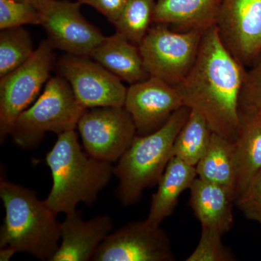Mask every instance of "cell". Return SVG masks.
<instances>
[{"label": "cell", "mask_w": 261, "mask_h": 261, "mask_svg": "<svg viewBox=\"0 0 261 261\" xmlns=\"http://www.w3.org/2000/svg\"><path fill=\"white\" fill-rule=\"evenodd\" d=\"M76 128L84 150L111 163L119 160L137 135L133 118L124 107L87 109Z\"/></svg>", "instance_id": "cell-9"}, {"label": "cell", "mask_w": 261, "mask_h": 261, "mask_svg": "<svg viewBox=\"0 0 261 261\" xmlns=\"http://www.w3.org/2000/svg\"><path fill=\"white\" fill-rule=\"evenodd\" d=\"M30 34L22 27L0 32V78L24 64L34 54Z\"/></svg>", "instance_id": "cell-23"}, {"label": "cell", "mask_w": 261, "mask_h": 261, "mask_svg": "<svg viewBox=\"0 0 261 261\" xmlns=\"http://www.w3.org/2000/svg\"><path fill=\"white\" fill-rule=\"evenodd\" d=\"M212 133L204 117L191 109L188 119L173 144L172 157L197 166L207 151Z\"/></svg>", "instance_id": "cell-21"}, {"label": "cell", "mask_w": 261, "mask_h": 261, "mask_svg": "<svg viewBox=\"0 0 261 261\" xmlns=\"http://www.w3.org/2000/svg\"><path fill=\"white\" fill-rule=\"evenodd\" d=\"M205 30L174 32L165 24H152L140 49L149 75L178 85L197 59Z\"/></svg>", "instance_id": "cell-6"}, {"label": "cell", "mask_w": 261, "mask_h": 261, "mask_svg": "<svg viewBox=\"0 0 261 261\" xmlns=\"http://www.w3.org/2000/svg\"><path fill=\"white\" fill-rule=\"evenodd\" d=\"M53 187L44 200L55 214H68L80 203L93 205L114 175L112 163L89 155L82 149L75 129L58 135L46 155Z\"/></svg>", "instance_id": "cell-2"}, {"label": "cell", "mask_w": 261, "mask_h": 261, "mask_svg": "<svg viewBox=\"0 0 261 261\" xmlns=\"http://www.w3.org/2000/svg\"><path fill=\"white\" fill-rule=\"evenodd\" d=\"M234 144L238 169L236 201L261 171V118L257 113H240Z\"/></svg>", "instance_id": "cell-18"}, {"label": "cell", "mask_w": 261, "mask_h": 261, "mask_svg": "<svg viewBox=\"0 0 261 261\" xmlns=\"http://www.w3.org/2000/svg\"><path fill=\"white\" fill-rule=\"evenodd\" d=\"M82 4L69 0H49L39 10L41 25L55 49L67 54L90 57L104 40L100 31L81 13Z\"/></svg>", "instance_id": "cell-11"}, {"label": "cell", "mask_w": 261, "mask_h": 261, "mask_svg": "<svg viewBox=\"0 0 261 261\" xmlns=\"http://www.w3.org/2000/svg\"><path fill=\"white\" fill-rule=\"evenodd\" d=\"M0 197L5 209L0 248L11 247L39 260L50 261L61 240L57 214L38 198L37 192L3 178Z\"/></svg>", "instance_id": "cell-3"}, {"label": "cell", "mask_w": 261, "mask_h": 261, "mask_svg": "<svg viewBox=\"0 0 261 261\" xmlns=\"http://www.w3.org/2000/svg\"><path fill=\"white\" fill-rule=\"evenodd\" d=\"M257 114L259 115V116H260V118H261V111H258V112H257Z\"/></svg>", "instance_id": "cell-31"}, {"label": "cell", "mask_w": 261, "mask_h": 261, "mask_svg": "<svg viewBox=\"0 0 261 261\" xmlns=\"http://www.w3.org/2000/svg\"><path fill=\"white\" fill-rule=\"evenodd\" d=\"M190 190V205L201 227L217 231L224 236L233 224L235 198L224 187L197 177Z\"/></svg>", "instance_id": "cell-15"}, {"label": "cell", "mask_w": 261, "mask_h": 261, "mask_svg": "<svg viewBox=\"0 0 261 261\" xmlns=\"http://www.w3.org/2000/svg\"><path fill=\"white\" fill-rule=\"evenodd\" d=\"M82 5H88L104 15L113 25L121 15L127 0H75Z\"/></svg>", "instance_id": "cell-28"}, {"label": "cell", "mask_w": 261, "mask_h": 261, "mask_svg": "<svg viewBox=\"0 0 261 261\" xmlns=\"http://www.w3.org/2000/svg\"><path fill=\"white\" fill-rule=\"evenodd\" d=\"M183 106L177 87L152 76L130 84L124 104L140 136L159 129Z\"/></svg>", "instance_id": "cell-13"}, {"label": "cell", "mask_w": 261, "mask_h": 261, "mask_svg": "<svg viewBox=\"0 0 261 261\" xmlns=\"http://www.w3.org/2000/svg\"><path fill=\"white\" fill-rule=\"evenodd\" d=\"M235 204L247 219L255 221L261 227V171Z\"/></svg>", "instance_id": "cell-27"}, {"label": "cell", "mask_w": 261, "mask_h": 261, "mask_svg": "<svg viewBox=\"0 0 261 261\" xmlns=\"http://www.w3.org/2000/svg\"><path fill=\"white\" fill-rule=\"evenodd\" d=\"M197 177L195 166L178 158H171L158 183L157 191L152 195L147 221L161 225L172 214L182 192L190 189Z\"/></svg>", "instance_id": "cell-19"}, {"label": "cell", "mask_w": 261, "mask_h": 261, "mask_svg": "<svg viewBox=\"0 0 261 261\" xmlns=\"http://www.w3.org/2000/svg\"><path fill=\"white\" fill-rule=\"evenodd\" d=\"M16 250L11 247H4L0 248V260L9 261L15 253Z\"/></svg>", "instance_id": "cell-29"}, {"label": "cell", "mask_w": 261, "mask_h": 261, "mask_svg": "<svg viewBox=\"0 0 261 261\" xmlns=\"http://www.w3.org/2000/svg\"><path fill=\"white\" fill-rule=\"evenodd\" d=\"M54 47L42 41L21 66L0 78V141L11 135L17 118L37 100L56 66Z\"/></svg>", "instance_id": "cell-7"}, {"label": "cell", "mask_w": 261, "mask_h": 261, "mask_svg": "<svg viewBox=\"0 0 261 261\" xmlns=\"http://www.w3.org/2000/svg\"><path fill=\"white\" fill-rule=\"evenodd\" d=\"M191 109L180 108L159 129L137 135L114 166L118 179L116 195L124 206L137 203L144 191L158 185L172 158L173 144L185 124Z\"/></svg>", "instance_id": "cell-4"}, {"label": "cell", "mask_w": 261, "mask_h": 261, "mask_svg": "<svg viewBox=\"0 0 261 261\" xmlns=\"http://www.w3.org/2000/svg\"><path fill=\"white\" fill-rule=\"evenodd\" d=\"M167 233L147 219L128 223L105 239L94 261H173Z\"/></svg>", "instance_id": "cell-10"}, {"label": "cell", "mask_w": 261, "mask_h": 261, "mask_svg": "<svg viewBox=\"0 0 261 261\" xmlns=\"http://www.w3.org/2000/svg\"><path fill=\"white\" fill-rule=\"evenodd\" d=\"M40 12L32 4L18 0H0V30L41 25Z\"/></svg>", "instance_id": "cell-24"}, {"label": "cell", "mask_w": 261, "mask_h": 261, "mask_svg": "<svg viewBox=\"0 0 261 261\" xmlns=\"http://www.w3.org/2000/svg\"><path fill=\"white\" fill-rule=\"evenodd\" d=\"M240 108V113H257L261 111V50L249 70H247Z\"/></svg>", "instance_id": "cell-26"}, {"label": "cell", "mask_w": 261, "mask_h": 261, "mask_svg": "<svg viewBox=\"0 0 261 261\" xmlns=\"http://www.w3.org/2000/svg\"><path fill=\"white\" fill-rule=\"evenodd\" d=\"M91 58L130 84L138 83L150 77L144 63L140 47L115 33L105 38L92 53Z\"/></svg>", "instance_id": "cell-16"}, {"label": "cell", "mask_w": 261, "mask_h": 261, "mask_svg": "<svg viewBox=\"0 0 261 261\" xmlns=\"http://www.w3.org/2000/svg\"><path fill=\"white\" fill-rule=\"evenodd\" d=\"M195 168L197 177L224 187L235 198L238 169L234 142L213 132L207 151Z\"/></svg>", "instance_id": "cell-20"}, {"label": "cell", "mask_w": 261, "mask_h": 261, "mask_svg": "<svg viewBox=\"0 0 261 261\" xmlns=\"http://www.w3.org/2000/svg\"><path fill=\"white\" fill-rule=\"evenodd\" d=\"M155 0H127L116 23V32L140 47L153 24Z\"/></svg>", "instance_id": "cell-22"}, {"label": "cell", "mask_w": 261, "mask_h": 261, "mask_svg": "<svg viewBox=\"0 0 261 261\" xmlns=\"http://www.w3.org/2000/svg\"><path fill=\"white\" fill-rule=\"evenodd\" d=\"M246 73L225 47L214 25L204 32L197 59L176 87L184 106L200 113L214 133L235 142Z\"/></svg>", "instance_id": "cell-1"}, {"label": "cell", "mask_w": 261, "mask_h": 261, "mask_svg": "<svg viewBox=\"0 0 261 261\" xmlns=\"http://www.w3.org/2000/svg\"><path fill=\"white\" fill-rule=\"evenodd\" d=\"M55 69L69 83L77 101L86 109L124 107L128 89L90 57L66 53L56 61Z\"/></svg>", "instance_id": "cell-8"}, {"label": "cell", "mask_w": 261, "mask_h": 261, "mask_svg": "<svg viewBox=\"0 0 261 261\" xmlns=\"http://www.w3.org/2000/svg\"><path fill=\"white\" fill-rule=\"evenodd\" d=\"M18 1L25 2V3L32 4L39 11L49 0H18Z\"/></svg>", "instance_id": "cell-30"}, {"label": "cell", "mask_w": 261, "mask_h": 261, "mask_svg": "<svg viewBox=\"0 0 261 261\" xmlns=\"http://www.w3.org/2000/svg\"><path fill=\"white\" fill-rule=\"evenodd\" d=\"M113 228V219L107 215L84 221L82 211H70L61 223V243L50 261L92 260Z\"/></svg>", "instance_id": "cell-14"}, {"label": "cell", "mask_w": 261, "mask_h": 261, "mask_svg": "<svg viewBox=\"0 0 261 261\" xmlns=\"http://www.w3.org/2000/svg\"><path fill=\"white\" fill-rule=\"evenodd\" d=\"M86 110L64 78L51 77L42 94L17 118L10 136L20 148H36L48 132L59 135L75 129Z\"/></svg>", "instance_id": "cell-5"}, {"label": "cell", "mask_w": 261, "mask_h": 261, "mask_svg": "<svg viewBox=\"0 0 261 261\" xmlns=\"http://www.w3.org/2000/svg\"><path fill=\"white\" fill-rule=\"evenodd\" d=\"M215 25L225 47L250 68L261 50V0H221Z\"/></svg>", "instance_id": "cell-12"}, {"label": "cell", "mask_w": 261, "mask_h": 261, "mask_svg": "<svg viewBox=\"0 0 261 261\" xmlns=\"http://www.w3.org/2000/svg\"><path fill=\"white\" fill-rule=\"evenodd\" d=\"M221 0H155L153 24L170 25L178 32L206 30L216 24Z\"/></svg>", "instance_id": "cell-17"}, {"label": "cell", "mask_w": 261, "mask_h": 261, "mask_svg": "<svg viewBox=\"0 0 261 261\" xmlns=\"http://www.w3.org/2000/svg\"><path fill=\"white\" fill-rule=\"evenodd\" d=\"M201 235L195 250L186 261H232L234 255L229 248L224 246L217 231L207 227H201Z\"/></svg>", "instance_id": "cell-25"}]
</instances>
